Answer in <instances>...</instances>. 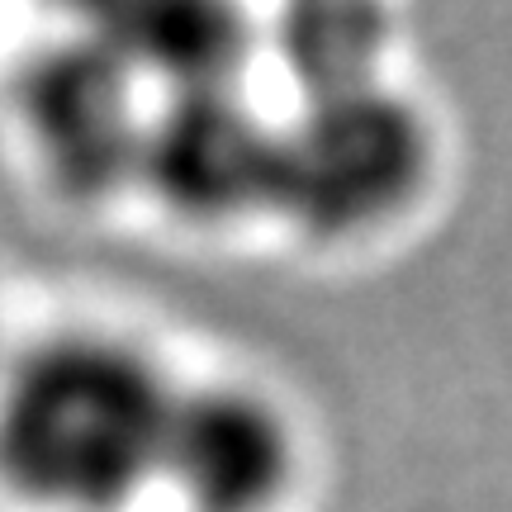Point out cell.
I'll return each instance as SVG.
<instances>
[{
    "label": "cell",
    "mask_w": 512,
    "mask_h": 512,
    "mask_svg": "<svg viewBox=\"0 0 512 512\" xmlns=\"http://www.w3.org/2000/svg\"><path fill=\"white\" fill-rule=\"evenodd\" d=\"M181 380L138 332L62 323L0 361V498L24 512H133L162 489Z\"/></svg>",
    "instance_id": "6da1fadb"
},
{
    "label": "cell",
    "mask_w": 512,
    "mask_h": 512,
    "mask_svg": "<svg viewBox=\"0 0 512 512\" xmlns=\"http://www.w3.org/2000/svg\"><path fill=\"white\" fill-rule=\"evenodd\" d=\"M441 124L399 76L280 119L275 214L294 242L356 252L399 233L441 181Z\"/></svg>",
    "instance_id": "7a4b0ae2"
},
{
    "label": "cell",
    "mask_w": 512,
    "mask_h": 512,
    "mask_svg": "<svg viewBox=\"0 0 512 512\" xmlns=\"http://www.w3.org/2000/svg\"><path fill=\"white\" fill-rule=\"evenodd\" d=\"M152 95L81 24L19 62L10 119L38 181L76 209L114 204L138 190Z\"/></svg>",
    "instance_id": "3957f363"
},
{
    "label": "cell",
    "mask_w": 512,
    "mask_h": 512,
    "mask_svg": "<svg viewBox=\"0 0 512 512\" xmlns=\"http://www.w3.org/2000/svg\"><path fill=\"white\" fill-rule=\"evenodd\" d=\"M304 470V427L266 380H181L157 489L176 512H285L304 489Z\"/></svg>",
    "instance_id": "277c9868"
},
{
    "label": "cell",
    "mask_w": 512,
    "mask_h": 512,
    "mask_svg": "<svg viewBox=\"0 0 512 512\" xmlns=\"http://www.w3.org/2000/svg\"><path fill=\"white\" fill-rule=\"evenodd\" d=\"M280 119L261 114L247 86L152 100L138 190L185 233H238L275 214Z\"/></svg>",
    "instance_id": "5b68a950"
},
{
    "label": "cell",
    "mask_w": 512,
    "mask_h": 512,
    "mask_svg": "<svg viewBox=\"0 0 512 512\" xmlns=\"http://www.w3.org/2000/svg\"><path fill=\"white\" fill-rule=\"evenodd\" d=\"M152 100L204 91H242L261 67L266 15L242 5L166 0V5H119L81 19Z\"/></svg>",
    "instance_id": "8992f818"
},
{
    "label": "cell",
    "mask_w": 512,
    "mask_h": 512,
    "mask_svg": "<svg viewBox=\"0 0 512 512\" xmlns=\"http://www.w3.org/2000/svg\"><path fill=\"white\" fill-rule=\"evenodd\" d=\"M399 19L384 5H290L266 19L261 67H271L299 100H323L394 76Z\"/></svg>",
    "instance_id": "52a82bcc"
},
{
    "label": "cell",
    "mask_w": 512,
    "mask_h": 512,
    "mask_svg": "<svg viewBox=\"0 0 512 512\" xmlns=\"http://www.w3.org/2000/svg\"><path fill=\"white\" fill-rule=\"evenodd\" d=\"M5 351H10V347H5V337H0V361H5Z\"/></svg>",
    "instance_id": "ba28073f"
}]
</instances>
